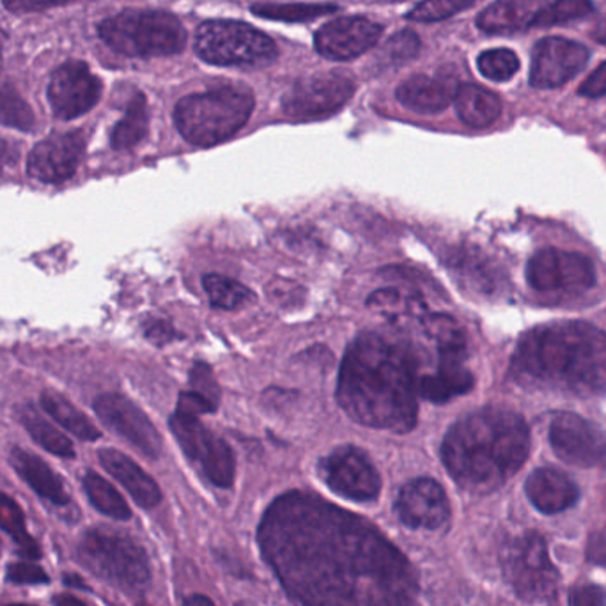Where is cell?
<instances>
[{"instance_id": "obj_1", "label": "cell", "mask_w": 606, "mask_h": 606, "mask_svg": "<svg viewBox=\"0 0 606 606\" xmlns=\"http://www.w3.org/2000/svg\"><path fill=\"white\" fill-rule=\"evenodd\" d=\"M259 545L303 606H413L416 573L371 523L291 491L266 511Z\"/></svg>"}, {"instance_id": "obj_2", "label": "cell", "mask_w": 606, "mask_h": 606, "mask_svg": "<svg viewBox=\"0 0 606 606\" xmlns=\"http://www.w3.org/2000/svg\"><path fill=\"white\" fill-rule=\"evenodd\" d=\"M419 359L410 345L365 331L342 359L337 401L359 424L410 433L419 422Z\"/></svg>"}, {"instance_id": "obj_3", "label": "cell", "mask_w": 606, "mask_h": 606, "mask_svg": "<svg viewBox=\"0 0 606 606\" xmlns=\"http://www.w3.org/2000/svg\"><path fill=\"white\" fill-rule=\"evenodd\" d=\"M511 374L522 385L602 396L606 392V334L585 322L539 325L520 337Z\"/></svg>"}, {"instance_id": "obj_4", "label": "cell", "mask_w": 606, "mask_h": 606, "mask_svg": "<svg viewBox=\"0 0 606 606\" xmlns=\"http://www.w3.org/2000/svg\"><path fill=\"white\" fill-rule=\"evenodd\" d=\"M531 453V431L522 416L505 408L474 411L445 434L443 465L463 490L488 494L520 470Z\"/></svg>"}, {"instance_id": "obj_5", "label": "cell", "mask_w": 606, "mask_h": 606, "mask_svg": "<svg viewBox=\"0 0 606 606\" xmlns=\"http://www.w3.org/2000/svg\"><path fill=\"white\" fill-rule=\"evenodd\" d=\"M254 103L248 89L225 85L179 100L174 108V123L190 144L211 148L236 136L247 125Z\"/></svg>"}, {"instance_id": "obj_6", "label": "cell", "mask_w": 606, "mask_h": 606, "mask_svg": "<svg viewBox=\"0 0 606 606\" xmlns=\"http://www.w3.org/2000/svg\"><path fill=\"white\" fill-rule=\"evenodd\" d=\"M100 38L128 57H167L187 45V31L165 11H123L102 22Z\"/></svg>"}, {"instance_id": "obj_7", "label": "cell", "mask_w": 606, "mask_h": 606, "mask_svg": "<svg viewBox=\"0 0 606 606\" xmlns=\"http://www.w3.org/2000/svg\"><path fill=\"white\" fill-rule=\"evenodd\" d=\"M196 54L213 66L265 68L276 61L277 45L270 36L238 20H208L196 34Z\"/></svg>"}, {"instance_id": "obj_8", "label": "cell", "mask_w": 606, "mask_h": 606, "mask_svg": "<svg viewBox=\"0 0 606 606\" xmlns=\"http://www.w3.org/2000/svg\"><path fill=\"white\" fill-rule=\"evenodd\" d=\"M80 557L93 573L119 587L142 588L150 583V560L133 539L121 532L93 528L80 541Z\"/></svg>"}, {"instance_id": "obj_9", "label": "cell", "mask_w": 606, "mask_h": 606, "mask_svg": "<svg viewBox=\"0 0 606 606\" xmlns=\"http://www.w3.org/2000/svg\"><path fill=\"white\" fill-rule=\"evenodd\" d=\"M168 428L182 445L183 453L187 454L194 465L201 468L206 479L219 488L233 486L236 474L233 451L224 440L202 426L199 417L176 410L168 420Z\"/></svg>"}, {"instance_id": "obj_10", "label": "cell", "mask_w": 606, "mask_h": 606, "mask_svg": "<svg viewBox=\"0 0 606 606\" xmlns=\"http://www.w3.org/2000/svg\"><path fill=\"white\" fill-rule=\"evenodd\" d=\"M504 569L514 591L525 602L545 599L556 591L557 569L551 564L545 539L536 532H527L508 546Z\"/></svg>"}, {"instance_id": "obj_11", "label": "cell", "mask_w": 606, "mask_h": 606, "mask_svg": "<svg viewBox=\"0 0 606 606\" xmlns=\"http://www.w3.org/2000/svg\"><path fill=\"white\" fill-rule=\"evenodd\" d=\"M354 94L353 80L342 73H317L299 80L282 98V110L294 121H314L339 113Z\"/></svg>"}, {"instance_id": "obj_12", "label": "cell", "mask_w": 606, "mask_h": 606, "mask_svg": "<svg viewBox=\"0 0 606 606\" xmlns=\"http://www.w3.org/2000/svg\"><path fill=\"white\" fill-rule=\"evenodd\" d=\"M528 284L536 291H585L596 284V268L588 257L559 248H543L528 259Z\"/></svg>"}, {"instance_id": "obj_13", "label": "cell", "mask_w": 606, "mask_h": 606, "mask_svg": "<svg viewBox=\"0 0 606 606\" xmlns=\"http://www.w3.org/2000/svg\"><path fill=\"white\" fill-rule=\"evenodd\" d=\"M319 474L331 491L354 502H371L382 490V479L362 451L345 445L319 463Z\"/></svg>"}, {"instance_id": "obj_14", "label": "cell", "mask_w": 606, "mask_h": 606, "mask_svg": "<svg viewBox=\"0 0 606 606\" xmlns=\"http://www.w3.org/2000/svg\"><path fill=\"white\" fill-rule=\"evenodd\" d=\"M553 453L574 467H594L606 456V436L599 426L576 413L560 411L550 422Z\"/></svg>"}, {"instance_id": "obj_15", "label": "cell", "mask_w": 606, "mask_h": 606, "mask_svg": "<svg viewBox=\"0 0 606 606\" xmlns=\"http://www.w3.org/2000/svg\"><path fill=\"white\" fill-rule=\"evenodd\" d=\"M94 411L103 424L131 443L139 453L156 459L162 454V436L150 417L136 403L119 394H103L94 403Z\"/></svg>"}, {"instance_id": "obj_16", "label": "cell", "mask_w": 606, "mask_h": 606, "mask_svg": "<svg viewBox=\"0 0 606 606\" xmlns=\"http://www.w3.org/2000/svg\"><path fill=\"white\" fill-rule=\"evenodd\" d=\"M102 82L82 61H70L57 68L48 85V102L56 117L70 121L84 116L98 103Z\"/></svg>"}, {"instance_id": "obj_17", "label": "cell", "mask_w": 606, "mask_h": 606, "mask_svg": "<svg viewBox=\"0 0 606 606\" xmlns=\"http://www.w3.org/2000/svg\"><path fill=\"white\" fill-rule=\"evenodd\" d=\"M588 48L566 38H545L532 50V88L557 89L579 75L587 66Z\"/></svg>"}, {"instance_id": "obj_18", "label": "cell", "mask_w": 606, "mask_h": 606, "mask_svg": "<svg viewBox=\"0 0 606 606\" xmlns=\"http://www.w3.org/2000/svg\"><path fill=\"white\" fill-rule=\"evenodd\" d=\"M383 27L362 16H342L323 25L314 36L317 54L330 61H351L380 42Z\"/></svg>"}, {"instance_id": "obj_19", "label": "cell", "mask_w": 606, "mask_h": 606, "mask_svg": "<svg viewBox=\"0 0 606 606\" xmlns=\"http://www.w3.org/2000/svg\"><path fill=\"white\" fill-rule=\"evenodd\" d=\"M84 145V137L80 131L48 137L28 154V176L42 183H62L70 179L82 160Z\"/></svg>"}, {"instance_id": "obj_20", "label": "cell", "mask_w": 606, "mask_h": 606, "mask_svg": "<svg viewBox=\"0 0 606 606\" xmlns=\"http://www.w3.org/2000/svg\"><path fill=\"white\" fill-rule=\"evenodd\" d=\"M396 513L406 527L434 531L451 516L447 494L433 479L410 480L397 497Z\"/></svg>"}, {"instance_id": "obj_21", "label": "cell", "mask_w": 606, "mask_h": 606, "mask_svg": "<svg viewBox=\"0 0 606 606\" xmlns=\"http://www.w3.org/2000/svg\"><path fill=\"white\" fill-rule=\"evenodd\" d=\"M467 346L439 348V368L434 374L420 376L419 396L428 401L447 403L453 397L463 396L474 387V376L465 368Z\"/></svg>"}, {"instance_id": "obj_22", "label": "cell", "mask_w": 606, "mask_h": 606, "mask_svg": "<svg viewBox=\"0 0 606 606\" xmlns=\"http://www.w3.org/2000/svg\"><path fill=\"white\" fill-rule=\"evenodd\" d=\"M531 504L545 514L562 513L573 508L580 499L579 486L571 477L557 468H537L525 482Z\"/></svg>"}, {"instance_id": "obj_23", "label": "cell", "mask_w": 606, "mask_h": 606, "mask_svg": "<svg viewBox=\"0 0 606 606\" xmlns=\"http://www.w3.org/2000/svg\"><path fill=\"white\" fill-rule=\"evenodd\" d=\"M553 0H494L480 11L477 27L486 34H513L536 27L543 11Z\"/></svg>"}, {"instance_id": "obj_24", "label": "cell", "mask_w": 606, "mask_h": 606, "mask_svg": "<svg viewBox=\"0 0 606 606\" xmlns=\"http://www.w3.org/2000/svg\"><path fill=\"white\" fill-rule=\"evenodd\" d=\"M457 85L443 77L413 75L397 88L403 107L417 114H439L453 103Z\"/></svg>"}, {"instance_id": "obj_25", "label": "cell", "mask_w": 606, "mask_h": 606, "mask_svg": "<svg viewBox=\"0 0 606 606\" xmlns=\"http://www.w3.org/2000/svg\"><path fill=\"white\" fill-rule=\"evenodd\" d=\"M98 457L102 467L131 494V499L136 500L140 508L151 509L159 505L162 500L159 485L127 454L119 453L116 448H102Z\"/></svg>"}, {"instance_id": "obj_26", "label": "cell", "mask_w": 606, "mask_h": 606, "mask_svg": "<svg viewBox=\"0 0 606 606\" xmlns=\"http://www.w3.org/2000/svg\"><path fill=\"white\" fill-rule=\"evenodd\" d=\"M10 459L11 467L39 497L56 505L70 502V494L66 491L61 477L57 476L42 457L16 447L11 451Z\"/></svg>"}, {"instance_id": "obj_27", "label": "cell", "mask_w": 606, "mask_h": 606, "mask_svg": "<svg viewBox=\"0 0 606 606\" xmlns=\"http://www.w3.org/2000/svg\"><path fill=\"white\" fill-rule=\"evenodd\" d=\"M454 103L457 116L470 128H488L502 114L499 96L476 84L459 85Z\"/></svg>"}, {"instance_id": "obj_28", "label": "cell", "mask_w": 606, "mask_h": 606, "mask_svg": "<svg viewBox=\"0 0 606 606\" xmlns=\"http://www.w3.org/2000/svg\"><path fill=\"white\" fill-rule=\"evenodd\" d=\"M42 408L56 420L57 424L75 434L77 439L96 442L102 436V431L85 417V413L77 410L75 406L59 394L45 392L42 396Z\"/></svg>"}, {"instance_id": "obj_29", "label": "cell", "mask_w": 606, "mask_h": 606, "mask_svg": "<svg viewBox=\"0 0 606 606\" xmlns=\"http://www.w3.org/2000/svg\"><path fill=\"white\" fill-rule=\"evenodd\" d=\"M84 490L94 509H98L100 513L108 518L119 520V522L131 518V509L128 508L127 500L123 499L121 493L96 471L85 474Z\"/></svg>"}, {"instance_id": "obj_30", "label": "cell", "mask_w": 606, "mask_h": 606, "mask_svg": "<svg viewBox=\"0 0 606 606\" xmlns=\"http://www.w3.org/2000/svg\"><path fill=\"white\" fill-rule=\"evenodd\" d=\"M148 125H150V114H148L144 94H136L128 105L127 116L123 117L113 130L110 142L114 150H130L139 144L148 133Z\"/></svg>"}, {"instance_id": "obj_31", "label": "cell", "mask_w": 606, "mask_h": 606, "mask_svg": "<svg viewBox=\"0 0 606 606\" xmlns=\"http://www.w3.org/2000/svg\"><path fill=\"white\" fill-rule=\"evenodd\" d=\"M20 422L24 424L25 430L33 436L34 442L39 443L45 451L59 457L75 456L73 443L62 431L57 430L56 426L38 416L33 408H25L20 413Z\"/></svg>"}, {"instance_id": "obj_32", "label": "cell", "mask_w": 606, "mask_h": 606, "mask_svg": "<svg viewBox=\"0 0 606 606\" xmlns=\"http://www.w3.org/2000/svg\"><path fill=\"white\" fill-rule=\"evenodd\" d=\"M368 307L392 319H401L406 316L419 317L426 311L424 302L419 299V294L406 293L397 288H385L371 294Z\"/></svg>"}, {"instance_id": "obj_33", "label": "cell", "mask_w": 606, "mask_h": 606, "mask_svg": "<svg viewBox=\"0 0 606 606\" xmlns=\"http://www.w3.org/2000/svg\"><path fill=\"white\" fill-rule=\"evenodd\" d=\"M0 531H4L22 548V553L31 559H38L39 548L25 527L24 511L2 491H0Z\"/></svg>"}, {"instance_id": "obj_34", "label": "cell", "mask_w": 606, "mask_h": 606, "mask_svg": "<svg viewBox=\"0 0 606 606\" xmlns=\"http://www.w3.org/2000/svg\"><path fill=\"white\" fill-rule=\"evenodd\" d=\"M202 285H205L211 305L224 308V311L242 307L243 303L254 299L253 291L248 290L247 285H243L238 280L229 279V277L217 276V273L205 276Z\"/></svg>"}, {"instance_id": "obj_35", "label": "cell", "mask_w": 606, "mask_h": 606, "mask_svg": "<svg viewBox=\"0 0 606 606\" xmlns=\"http://www.w3.org/2000/svg\"><path fill=\"white\" fill-rule=\"evenodd\" d=\"M0 127L31 131L34 128L33 108L10 84H0Z\"/></svg>"}, {"instance_id": "obj_36", "label": "cell", "mask_w": 606, "mask_h": 606, "mask_svg": "<svg viewBox=\"0 0 606 606\" xmlns=\"http://www.w3.org/2000/svg\"><path fill=\"white\" fill-rule=\"evenodd\" d=\"M337 11L331 4H256L253 13L259 19L277 20V22H308L325 14Z\"/></svg>"}, {"instance_id": "obj_37", "label": "cell", "mask_w": 606, "mask_h": 606, "mask_svg": "<svg viewBox=\"0 0 606 606\" xmlns=\"http://www.w3.org/2000/svg\"><path fill=\"white\" fill-rule=\"evenodd\" d=\"M477 68L480 75L493 82H508L513 79L520 70V59L509 48H493L480 54L477 59Z\"/></svg>"}, {"instance_id": "obj_38", "label": "cell", "mask_w": 606, "mask_h": 606, "mask_svg": "<svg viewBox=\"0 0 606 606\" xmlns=\"http://www.w3.org/2000/svg\"><path fill=\"white\" fill-rule=\"evenodd\" d=\"M474 2L476 0H422L417 8L406 14V19L419 24H433L468 10Z\"/></svg>"}, {"instance_id": "obj_39", "label": "cell", "mask_w": 606, "mask_h": 606, "mask_svg": "<svg viewBox=\"0 0 606 606\" xmlns=\"http://www.w3.org/2000/svg\"><path fill=\"white\" fill-rule=\"evenodd\" d=\"M594 4L591 0H553L541 16L537 19L536 27H553V25L568 24L573 20L583 19L593 13Z\"/></svg>"}, {"instance_id": "obj_40", "label": "cell", "mask_w": 606, "mask_h": 606, "mask_svg": "<svg viewBox=\"0 0 606 606\" xmlns=\"http://www.w3.org/2000/svg\"><path fill=\"white\" fill-rule=\"evenodd\" d=\"M420 50V39L413 31H401L388 39L385 54L394 62H406L417 57Z\"/></svg>"}, {"instance_id": "obj_41", "label": "cell", "mask_w": 606, "mask_h": 606, "mask_svg": "<svg viewBox=\"0 0 606 606\" xmlns=\"http://www.w3.org/2000/svg\"><path fill=\"white\" fill-rule=\"evenodd\" d=\"M5 580L16 585H42L50 582L48 574L39 566L31 562H14L5 569Z\"/></svg>"}, {"instance_id": "obj_42", "label": "cell", "mask_w": 606, "mask_h": 606, "mask_svg": "<svg viewBox=\"0 0 606 606\" xmlns=\"http://www.w3.org/2000/svg\"><path fill=\"white\" fill-rule=\"evenodd\" d=\"M219 403L211 401L210 397L205 394H199L196 391L183 392L177 401L176 410L188 413V416L201 417L205 413H213L217 410Z\"/></svg>"}, {"instance_id": "obj_43", "label": "cell", "mask_w": 606, "mask_h": 606, "mask_svg": "<svg viewBox=\"0 0 606 606\" xmlns=\"http://www.w3.org/2000/svg\"><path fill=\"white\" fill-rule=\"evenodd\" d=\"M190 383L194 391L199 392V394H205L206 397H210L211 401L219 403V385H217L215 378H213V374H211L210 365L197 362V364L191 368Z\"/></svg>"}, {"instance_id": "obj_44", "label": "cell", "mask_w": 606, "mask_h": 606, "mask_svg": "<svg viewBox=\"0 0 606 606\" xmlns=\"http://www.w3.org/2000/svg\"><path fill=\"white\" fill-rule=\"evenodd\" d=\"M569 606H606V596L597 585H579L569 594Z\"/></svg>"}, {"instance_id": "obj_45", "label": "cell", "mask_w": 606, "mask_h": 606, "mask_svg": "<svg viewBox=\"0 0 606 606\" xmlns=\"http://www.w3.org/2000/svg\"><path fill=\"white\" fill-rule=\"evenodd\" d=\"M579 93L583 98H603L606 96V62L602 66H597V70H594L591 75L585 79L582 85H580Z\"/></svg>"}, {"instance_id": "obj_46", "label": "cell", "mask_w": 606, "mask_h": 606, "mask_svg": "<svg viewBox=\"0 0 606 606\" xmlns=\"http://www.w3.org/2000/svg\"><path fill=\"white\" fill-rule=\"evenodd\" d=\"M2 2L13 13H36L57 5L70 4L73 0H2Z\"/></svg>"}, {"instance_id": "obj_47", "label": "cell", "mask_w": 606, "mask_h": 606, "mask_svg": "<svg viewBox=\"0 0 606 606\" xmlns=\"http://www.w3.org/2000/svg\"><path fill=\"white\" fill-rule=\"evenodd\" d=\"M587 560L597 566H606V525L591 532L587 541Z\"/></svg>"}, {"instance_id": "obj_48", "label": "cell", "mask_w": 606, "mask_h": 606, "mask_svg": "<svg viewBox=\"0 0 606 606\" xmlns=\"http://www.w3.org/2000/svg\"><path fill=\"white\" fill-rule=\"evenodd\" d=\"M145 336L150 337L151 341L156 345H165V342L173 341L174 330L167 327L165 323H154L153 327L148 328Z\"/></svg>"}, {"instance_id": "obj_49", "label": "cell", "mask_w": 606, "mask_h": 606, "mask_svg": "<svg viewBox=\"0 0 606 606\" xmlns=\"http://www.w3.org/2000/svg\"><path fill=\"white\" fill-rule=\"evenodd\" d=\"M14 160H16V153H13V148H11L10 142L0 139V171H2L5 165L13 164Z\"/></svg>"}, {"instance_id": "obj_50", "label": "cell", "mask_w": 606, "mask_h": 606, "mask_svg": "<svg viewBox=\"0 0 606 606\" xmlns=\"http://www.w3.org/2000/svg\"><path fill=\"white\" fill-rule=\"evenodd\" d=\"M54 605L56 606H88L82 599H79L77 596H71V594H59V596L54 597Z\"/></svg>"}, {"instance_id": "obj_51", "label": "cell", "mask_w": 606, "mask_h": 606, "mask_svg": "<svg viewBox=\"0 0 606 606\" xmlns=\"http://www.w3.org/2000/svg\"><path fill=\"white\" fill-rule=\"evenodd\" d=\"M593 38L602 45H606V16H603L599 22H597L596 27L593 31Z\"/></svg>"}, {"instance_id": "obj_52", "label": "cell", "mask_w": 606, "mask_h": 606, "mask_svg": "<svg viewBox=\"0 0 606 606\" xmlns=\"http://www.w3.org/2000/svg\"><path fill=\"white\" fill-rule=\"evenodd\" d=\"M185 606H215L205 596H191Z\"/></svg>"}, {"instance_id": "obj_53", "label": "cell", "mask_w": 606, "mask_h": 606, "mask_svg": "<svg viewBox=\"0 0 606 606\" xmlns=\"http://www.w3.org/2000/svg\"><path fill=\"white\" fill-rule=\"evenodd\" d=\"M79 576H75V574H65L66 585H77V587L85 588V583L79 582Z\"/></svg>"}, {"instance_id": "obj_54", "label": "cell", "mask_w": 606, "mask_h": 606, "mask_svg": "<svg viewBox=\"0 0 606 606\" xmlns=\"http://www.w3.org/2000/svg\"><path fill=\"white\" fill-rule=\"evenodd\" d=\"M5 34L0 31V59H2V50H4Z\"/></svg>"}, {"instance_id": "obj_55", "label": "cell", "mask_w": 606, "mask_h": 606, "mask_svg": "<svg viewBox=\"0 0 606 606\" xmlns=\"http://www.w3.org/2000/svg\"><path fill=\"white\" fill-rule=\"evenodd\" d=\"M236 606H253V605H247V603H238V605Z\"/></svg>"}, {"instance_id": "obj_56", "label": "cell", "mask_w": 606, "mask_h": 606, "mask_svg": "<svg viewBox=\"0 0 606 606\" xmlns=\"http://www.w3.org/2000/svg\"><path fill=\"white\" fill-rule=\"evenodd\" d=\"M10 606H28V605H10Z\"/></svg>"}, {"instance_id": "obj_57", "label": "cell", "mask_w": 606, "mask_h": 606, "mask_svg": "<svg viewBox=\"0 0 606 606\" xmlns=\"http://www.w3.org/2000/svg\"><path fill=\"white\" fill-rule=\"evenodd\" d=\"M140 606H150V605H140Z\"/></svg>"}]
</instances>
